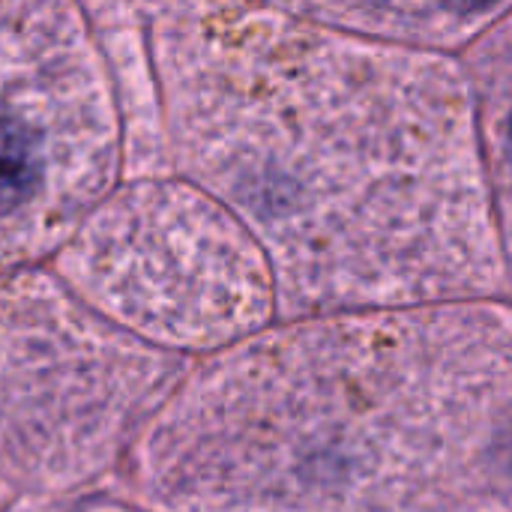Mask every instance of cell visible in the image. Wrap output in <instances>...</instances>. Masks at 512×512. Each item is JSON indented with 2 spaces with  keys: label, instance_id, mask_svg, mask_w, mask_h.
Segmentation results:
<instances>
[{
  "label": "cell",
  "instance_id": "1",
  "mask_svg": "<svg viewBox=\"0 0 512 512\" xmlns=\"http://www.w3.org/2000/svg\"><path fill=\"white\" fill-rule=\"evenodd\" d=\"M213 180L309 297L414 294L495 273L492 183L468 75L411 48L258 15L198 60Z\"/></svg>",
  "mask_w": 512,
  "mask_h": 512
},
{
  "label": "cell",
  "instance_id": "3",
  "mask_svg": "<svg viewBox=\"0 0 512 512\" xmlns=\"http://www.w3.org/2000/svg\"><path fill=\"white\" fill-rule=\"evenodd\" d=\"M474 84L489 183L512 219V18L492 36L486 33L474 54Z\"/></svg>",
  "mask_w": 512,
  "mask_h": 512
},
{
  "label": "cell",
  "instance_id": "4",
  "mask_svg": "<svg viewBox=\"0 0 512 512\" xmlns=\"http://www.w3.org/2000/svg\"><path fill=\"white\" fill-rule=\"evenodd\" d=\"M45 144L18 111L0 108V210L21 204L42 183Z\"/></svg>",
  "mask_w": 512,
  "mask_h": 512
},
{
  "label": "cell",
  "instance_id": "2",
  "mask_svg": "<svg viewBox=\"0 0 512 512\" xmlns=\"http://www.w3.org/2000/svg\"><path fill=\"white\" fill-rule=\"evenodd\" d=\"M276 15L411 48H456L489 33L512 0H255Z\"/></svg>",
  "mask_w": 512,
  "mask_h": 512
}]
</instances>
